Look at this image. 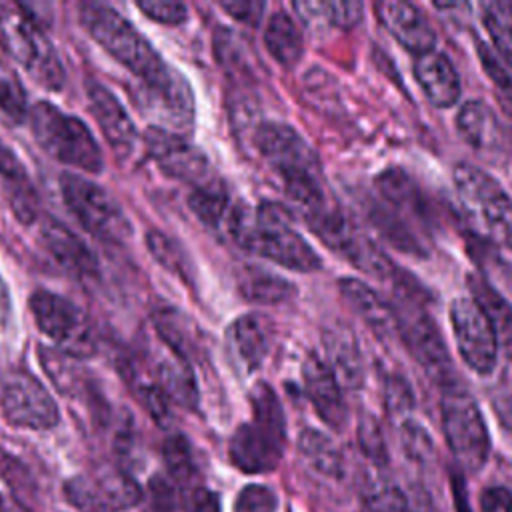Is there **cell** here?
I'll use <instances>...</instances> for the list:
<instances>
[{
  "instance_id": "obj_9",
  "label": "cell",
  "mask_w": 512,
  "mask_h": 512,
  "mask_svg": "<svg viewBox=\"0 0 512 512\" xmlns=\"http://www.w3.org/2000/svg\"><path fill=\"white\" fill-rule=\"evenodd\" d=\"M442 430L456 462L478 472L490 456V434L476 400L458 384L442 390Z\"/></svg>"
},
{
  "instance_id": "obj_15",
  "label": "cell",
  "mask_w": 512,
  "mask_h": 512,
  "mask_svg": "<svg viewBox=\"0 0 512 512\" xmlns=\"http://www.w3.org/2000/svg\"><path fill=\"white\" fill-rule=\"evenodd\" d=\"M144 144L156 166L170 178L202 186L210 182V164L200 148L190 144L182 134L150 126L144 132Z\"/></svg>"
},
{
  "instance_id": "obj_14",
  "label": "cell",
  "mask_w": 512,
  "mask_h": 512,
  "mask_svg": "<svg viewBox=\"0 0 512 512\" xmlns=\"http://www.w3.org/2000/svg\"><path fill=\"white\" fill-rule=\"evenodd\" d=\"M448 316L464 364L480 376L492 374L500 348L494 328L482 308L472 298L458 296L452 300Z\"/></svg>"
},
{
  "instance_id": "obj_30",
  "label": "cell",
  "mask_w": 512,
  "mask_h": 512,
  "mask_svg": "<svg viewBox=\"0 0 512 512\" xmlns=\"http://www.w3.org/2000/svg\"><path fill=\"white\" fill-rule=\"evenodd\" d=\"M298 450L304 464L318 476L328 480H338L344 476L342 452L324 432L306 428L298 438Z\"/></svg>"
},
{
  "instance_id": "obj_25",
  "label": "cell",
  "mask_w": 512,
  "mask_h": 512,
  "mask_svg": "<svg viewBox=\"0 0 512 512\" xmlns=\"http://www.w3.org/2000/svg\"><path fill=\"white\" fill-rule=\"evenodd\" d=\"M338 288L350 308L364 320V324L374 334L384 338L396 332L394 310L374 288L358 278H340Z\"/></svg>"
},
{
  "instance_id": "obj_41",
  "label": "cell",
  "mask_w": 512,
  "mask_h": 512,
  "mask_svg": "<svg viewBox=\"0 0 512 512\" xmlns=\"http://www.w3.org/2000/svg\"><path fill=\"white\" fill-rule=\"evenodd\" d=\"M278 498L272 488L262 484L244 486L234 502V512H276Z\"/></svg>"
},
{
  "instance_id": "obj_51",
  "label": "cell",
  "mask_w": 512,
  "mask_h": 512,
  "mask_svg": "<svg viewBox=\"0 0 512 512\" xmlns=\"http://www.w3.org/2000/svg\"><path fill=\"white\" fill-rule=\"evenodd\" d=\"M408 496V504H410V512H438L432 496L422 490V488H414Z\"/></svg>"
},
{
  "instance_id": "obj_2",
  "label": "cell",
  "mask_w": 512,
  "mask_h": 512,
  "mask_svg": "<svg viewBox=\"0 0 512 512\" xmlns=\"http://www.w3.org/2000/svg\"><path fill=\"white\" fill-rule=\"evenodd\" d=\"M222 232L242 250L288 270L314 272L322 266L318 252L294 228L290 210L278 202H262L256 208L232 202Z\"/></svg>"
},
{
  "instance_id": "obj_52",
  "label": "cell",
  "mask_w": 512,
  "mask_h": 512,
  "mask_svg": "<svg viewBox=\"0 0 512 512\" xmlns=\"http://www.w3.org/2000/svg\"><path fill=\"white\" fill-rule=\"evenodd\" d=\"M12 318V298H10V290L0 274V330L8 326Z\"/></svg>"
},
{
  "instance_id": "obj_23",
  "label": "cell",
  "mask_w": 512,
  "mask_h": 512,
  "mask_svg": "<svg viewBox=\"0 0 512 512\" xmlns=\"http://www.w3.org/2000/svg\"><path fill=\"white\" fill-rule=\"evenodd\" d=\"M322 344L326 350V364L334 372L338 384L346 388H360L364 380V364L358 340L348 326L332 324L324 330Z\"/></svg>"
},
{
  "instance_id": "obj_33",
  "label": "cell",
  "mask_w": 512,
  "mask_h": 512,
  "mask_svg": "<svg viewBox=\"0 0 512 512\" xmlns=\"http://www.w3.org/2000/svg\"><path fill=\"white\" fill-rule=\"evenodd\" d=\"M146 246L150 250V254L154 256V260L168 270L170 274H174L180 282L194 286V264L188 256V252L182 248V244L178 240H174L172 236L160 232V230H148L146 232Z\"/></svg>"
},
{
  "instance_id": "obj_48",
  "label": "cell",
  "mask_w": 512,
  "mask_h": 512,
  "mask_svg": "<svg viewBox=\"0 0 512 512\" xmlns=\"http://www.w3.org/2000/svg\"><path fill=\"white\" fill-rule=\"evenodd\" d=\"M220 8L230 14L232 18H236L238 22H244V24H258L260 18H262V12L266 8L264 2H254V0H248V2H238V0H232V2H220Z\"/></svg>"
},
{
  "instance_id": "obj_29",
  "label": "cell",
  "mask_w": 512,
  "mask_h": 512,
  "mask_svg": "<svg viewBox=\"0 0 512 512\" xmlns=\"http://www.w3.org/2000/svg\"><path fill=\"white\" fill-rule=\"evenodd\" d=\"M154 380L168 398V402H174L186 410L196 408L198 388L190 362L178 358L176 354H172V358H160L156 362Z\"/></svg>"
},
{
  "instance_id": "obj_44",
  "label": "cell",
  "mask_w": 512,
  "mask_h": 512,
  "mask_svg": "<svg viewBox=\"0 0 512 512\" xmlns=\"http://www.w3.org/2000/svg\"><path fill=\"white\" fill-rule=\"evenodd\" d=\"M480 60H482V66L486 70V74L490 76V80L494 82L496 86V92H498V100L500 104L504 106V110L508 112V116L512 118V78L508 76V72L500 66V62L496 60V56L490 52V50H480L478 52Z\"/></svg>"
},
{
  "instance_id": "obj_13",
  "label": "cell",
  "mask_w": 512,
  "mask_h": 512,
  "mask_svg": "<svg viewBox=\"0 0 512 512\" xmlns=\"http://www.w3.org/2000/svg\"><path fill=\"white\" fill-rule=\"evenodd\" d=\"M138 482L122 470L76 474L64 484V496L78 512H122L142 500Z\"/></svg>"
},
{
  "instance_id": "obj_45",
  "label": "cell",
  "mask_w": 512,
  "mask_h": 512,
  "mask_svg": "<svg viewBox=\"0 0 512 512\" xmlns=\"http://www.w3.org/2000/svg\"><path fill=\"white\" fill-rule=\"evenodd\" d=\"M136 8L150 20L166 26H178L188 18V8L182 2H136Z\"/></svg>"
},
{
  "instance_id": "obj_1",
  "label": "cell",
  "mask_w": 512,
  "mask_h": 512,
  "mask_svg": "<svg viewBox=\"0 0 512 512\" xmlns=\"http://www.w3.org/2000/svg\"><path fill=\"white\" fill-rule=\"evenodd\" d=\"M78 18L84 30L140 82V104L154 126L182 134L194 124V92L176 68L116 8L104 2H82Z\"/></svg>"
},
{
  "instance_id": "obj_34",
  "label": "cell",
  "mask_w": 512,
  "mask_h": 512,
  "mask_svg": "<svg viewBox=\"0 0 512 512\" xmlns=\"http://www.w3.org/2000/svg\"><path fill=\"white\" fill-rule=\"evenodd\" d=\"M188 206L202 224L214 230H222L232 200L220 182L210 180L192 190V194L188 196Z\"/></svg>"
},
{
  "instance_id": "obj_3",
  "label": "cell",
  "mask_w": 512,
  "mask_h": 512,
  "mask_svg": "<svg viewBox=\"0 0 512 512\" xmlns=\"http://www.w3.org/2000/svg\"><path fill=\"white\" fill-rule=\"evenodd\" d=\"M252 420L236 428L230 438V460L246 474L272 472L284 454L286 418L270 384L258 382L250 390Z\"/></svg>"
},
{
  "instance_id": "obj_24",
  "label": "cell",
  "mask_w": 512,
  "mask_h": 512,
  "mask_svg": "<svg viewBox=\"0 0 512 512\" xmlns=\"http://www.w3.org/2000/svg\"><path fill=\"white\" fill-rule=\"evenodd\" d=\"M0 180L4 184L14 216L22 224H32L38 218V208H40L36 188L24 164L18 160L12 148L2 140H0Z\"/></svg>"
},
{
  "instance_id": "obj_31",
  "label": "cell",
  "mask_w": 512,
  "mask_h": 512,
  "mask_svg": "<svg viewBox=\"0 0 512 512\" xmlns=\"http://www.w3.org/2000/svg\"><path fill=\"white\" fill-rule=\"evenodd\" d=\"M264 46L268 54L282 64L292 68L304 54V38L296 22L286 12H274L264 28Z\"/></svg>"
},
{
  "instance_id": "obj_16",
  "label": "cell",
  "mask_w": 512,
  "mask_h": 512,
  "mask_svg": "<svg viewBox=\"0 0 512 512\" xmlns=\"http://www.w3.org/2000/svg\"><path fill=\"white\" fill-rule=\"evenodd\" d=\"M86 96H88L90 110L106 142L110 144L114 156L120 162L128 160L134 154L136 142H138V130L134 120L130 118L122 102L114 96V92L108 90L104 84L90 80L86 84Z\"/></svg>"
},
{
  "instance_id": "obj_19",
  "label": "cell",
  "mask_w": 512,
  "mask_h": 512,
  "mask_svg": "<svg viewBox=\"0 0 512 512\" xmlns=\"http://www.w3.org/2000/svg\"><path fill=\"white\" fill-rule=\"evenodd\" d=\"M302 386L320 420L340 430L346 422L344 396L330 366L314 352L308 354L302 364Z\"/></svg>"
},
{
  "instance_id": "obj_4",
  "label": "cell",
  "mask_w": 512,
  "mask_h": 512,
  "mask_svg": "<svg viewBox=\"0 0 512 512\" xmlns=\"http://www.w3.org/2000/svg\"><path fill=\"white\" fill-rule=\"evenodd\" d=\"M0 42L36 84L54 92L64 86V64L28 6L0 2Z\"/></svg>"
},
{
  "instance_id": "obj_49",
  "label": "cell",
  "mask_w": 512,
  "mask_h": 512,
  "mask_svg": "<svg viewBox=\"0 0 512 512\" xmlns=\"http://www.w3.org/2000/svg\"><path fill=\"white\" fill-rule=\"evenodd\" d=\"M482 512H512V492L504 486L484 488L480 494Z\"/></svg>"
},
{
  "instance_id": "obj_50",
  "label": "cell",
  "mask_w": 512,
  "mask_h": 512,
  "mask_svg": "<svg viewBox=\"0 0 512 512\" xmlns=\"http://www.w3.org/2000/svg\"><path fill=\"white\" fill-rule=\"evenodd\" d=\"M192 512H220L218 496L208 488H198L192 498Z\"/></svg>"
},
{
  "instance_id": "obj_27",
  "label": "cell",
  "mask_w": 512,
  "mask_h": 512,
  "mask_svg": "<svg viewBox=\"0 0 512 512\" xmlns=\"http://www.w3.org/2000/svg\"><path fill=\"white\" fill-rule=\"evenodd\" d=\"M466 282L470 288V298L482 308L494 328L498 348H502L504 354L512 360V306L488 280L470 274Z\"/></svg>"
},
{
  "instance_id": "obj_39",
  "label": "cell",
  "mask_w": 512,
  "mask_h": 512,
  "mask_svg": "<svg viewBox=\"0 0 512 512\" xmlns=\"http://www.w3.org/2000/svg\"><path fill=\"white\" fill-rule=\"evenodd\" d=\"M400 442H402L404 454L418 464H426L434 454V444H432L430 434L426 432V428H422L414 420H406L402 424Z\"/></svg>"
},
{
  "instance_id": "obj_47",
  "label": "cell",
  "mask_w": 512,
  "mask_h": 512,
  "mask_svg": "<svg viewBox=\"0 0 512 512\" xmlns=\"http://www.w3.org/2000/svg\"><path fill=\"white\" fill-rule=\"evenodd\" d=\"M414 404L410 386L400 376H390L386 380V408L392 414H406Z\"/></svg>"
},
{
  "instance_id": "obj_7",
  "label": "cell",
  "mask_w": 512,
  "mask_h": 512,
  "mask_svg": "<svg viewBox=\"0 0 512 512\" xmlns=\"http://www.w3.org/2000/svg\"><path fill=\"white\" fill-rule=\"evenodd\" d=\"M408 282L410 278L396 282V304H392L396 316V332L404 340L414 360L434 382H438V386H442V390L456 386L452 358L448 354L442 332L426 308L414 300V290H408Z\"/></svg>"
},
{
  "instance_id": "obj_8",
  "label": "cell",
  "mask_w": 512,
  "mask_h": 512,
  "mask_svg": "<svg viewBox=\"0 0 512 512\" xmlns=\"http://www.w3.org/2000/svg\"><path fill=\"white\" fill-rule=\"evenodd\" d=\"M58 184L64 204L86 232L116 244L132 236L128 214L106 188L72 172H64Z\"/></svg>"
},
{
  "instance_id": "obj_5",
  "label": "cell",
  "mask_w": 512,
  "mask_h": 512,
  "mask_svg": "<svg viewBox=\"0 0 512 512\" xmlns=\"http://www.w3.org/2000/svg\"><path fill=\"white\" fill-rule=\"evenodd\" d=\"M28 122L38 146L56 162L88 174L104 170L102 150L80 118L62 112L48 100H40L30 106Z\"/></svg>"
},
{
  "instance_id": "obj_6",
  "label": "cell",
  "mask_w": 512,
  "mask_h": 512,
  "mask_svg": "<svg viewBox=\"0 0 512 512\" xmlns=\"http://www.w3.org/2000/svg\"><path fill=\"white\" fill-rule=\"evenodd\" d=\"M452 184L470 226L490 242L512 246V198L506 188L468 162L454 166Z\"/></svg>"
},
{
  "instance_id": "obj_22",
  "label": "cell",
  "mask_w": 512,
  "mask_h": 512,
  "mask_svg": "<svg viewBox=\"0 0 512 512\" xmlns=\"http://www.w3.org/2000/svg\"><path fill=\"white\" fill-rule=\"evenodd\" d=\"M414 78L436 108H452L460 98V76L452 60L436 48L416 56Z\"/></svg>"
},
{
  "instance_id": "obj_17",
  "label": "cell",
  "mask_w": 512,
  "mask_h": 512,
  "mask_svg": "<svg viewBox=\"0 0 512 512\" xmlns=\"http://www.w3.org/2000/svg\"><path fill=\"white\" fill-rule=\"evenodd\" d=\"M374 186L378 190V200L420 236L430 228L432 210L410 174L400 168H386L376 176Z\"/></svg>"
},
{
  "instance_id": "obj_36",
  "label": "cell",
  "mask_w": 512,
  "mask_h": 512,
  "mask_svg": "<svg viewBox=\"0 0 512 512\" xmlns=\"http://www.w3.org/2000/svg\"><path fill=\"white\" fill-rule=\"evenodd\" d=\"M126 380L132 386L136 398L140 404L146 408V412L160 424L164 426L170 420V402L156 384L154 378L142 376L132 362L126 364Z\"/></svg>"
},
{
  "instance_id": "obj_10",
  "label": "cell",
  "mask_w": 512,
  "mask_h": 512,
  "mask_svg": "<svg viewBox=\"0 0 512 512\" xmlns=\"http://www.w3.org/2000/svg\"><path fill=\"white\" fill-rule=\"evenodd\" d=\"M28 306L38 330L48 336L62 354L70 358L94 356L98 348L94 326L72 300L50 290H34L28 298Z\"/></svg>"
},
{
  "instance_id": "obj_11",
  "label": "cell",
  "mask_w": 512,
  "mask_h": 512,
  "mask_svg": "<svg viewBox=\"0 0 512 512\" xmlns=\"http://www.w3.org/2000/svg\"><path fill=\"white\" fill-rule=\"evenodd\" d=\"M0 412L12 426L28 430H48L60 422L52 394L22 368H12L0 376Z\"/></svg>"
},
{
  "instance_id": "obj_46",
  "label": "cell",
  "mask_w": 512,
  "mask_h": 512,
  "mask_svg": "<svg viewBox=\"0 0 512 512\" xmlns=\"http://www.w3.org/2000/svg\"><path fill=\"white\" fill-rule=\"evenodd\" d=\"M360 2H326V24L334 28H354L362 20Z\"/></svg>"
},
{
  "instance_id": "obj_40",
  "label": "cell",
  "mask_w": 512,
  "mask_h": 512,
  "mask_svg": "<svg viewBox=\"0 0 512 512\" xmlns=\"http://www.w3.org/2000/svg\"><path fill=\"white\" fill-rule=\"evenodd\" d=\"M366 502L372 512H410L406 492L386 482H376L374 486H370Z\"/></svg>"
},
{
  "instance_id": "obj_26",
  "label": "cell",
  "mask_w": 512,
  "mask_h": 512,
  "mask_svg": "<svg viewBox=\"0 0 512 512\" xmlns=\"http://www.w3.org/2000/svg\"><path fill=\"white\" fill-rule=\"evenodd\" d=\"M458 134L476 150H496L502 144V126L494 110L482 100H468L456 116Z\"/></svg>"
},
{
  "instance_id": "obj_21",
  "label": "cell",
  "mask_w": 512,
  "mask_h": 512,
  "mask_svg": "<svg viewBox=\"0 0 512 512\" xmlns=\"http://www.w3.org/2000/svg\"><path fill=\"white\" fill-rule=\"evenodd\" d=\"M40 240L52 260L76 276L78 280H94L98 276V260L84 240L56 218H48L40 228Z\"/></svg>"
},
{
  "instance_id": "obj_28",
  "label": "cell",
  "mask_w": 512,
  "mask_h": 512,
  "mask_svg": "<svg viewBox=\"0 0 512 512\" xmlns=\"http://www.w3.org/2000/svg\"><path fill=\"white\" fill-rule=\"evenodd\" d=\"M152 322L160 340L170 348L172 354L186 362H190V358L198 354L200 338L192 320L186 314L172 306H160L154 310Z\"/></svg>"
},
{
  "instance_id": "obj_32",
  "label": "cell",
  "mask_w": 512,
  "mask_h": 512,
  "mask_svg": "<svg viewBox=\"0 0 512 512\" xmlns=\"http://www.w3.org/2000/svg\"><path fill=\"white\" fill-rule=\"evenodd\" d=\"M240 292L256 304H282L296 294V286L268 270L246 268L240 276Z\"/></svg>"
},
{
  "instance_id": "obj_12",
  "label": "cell",
  "mask_w": 512,
  "mask_h": 512,
  "mask_svg": "<svg viewBox=\"0 0 512 512\" xmlns=\"http://www.w3.org/2000/svg\"><path fill=\"white\" fill-rule=\"evenodd\" d=\"M252 142L260 156L282 176L284 184L304 178H322L318 154L296 128L268 120L252 132Z\"/></svg>"
},
{
  "instance_id": "obj_43",
  "label": "cell",
  "mask_w": 512,
  "mask_h": 512,
  "mask_svg": "<svg viewBox=\"0 0 512 512\" xmlns=\"http://www.w3.org/2000/svg\"><path fill=\"white\" fill-rule=\"evenodd\" d=\"M144 512H176V490L164 476H152L146 488Z\"/></svg>"
},
{
  "instance_id": "obj_37",
  "label": "cell",
  "mask_w": 512,
  "mask_h": 512,
  "mask_svg": "<svg viewBox=\"0 0 512 512\" xmlns=\"http://www.w3.org/2000/svg\"><path fill=\"white\" fill-rule=\"evenodd\" d=\"M162 452H164L166 468L176 482L186 484L194 478L196 464H194V456H192V446L184 434L168 436Z\"/></svg>"
},
{
  "instance_id": "obj_18",
  "label": "cell",
  "mask_w": 512,
  "mask_h": 512,
  "mask_svg": "<svg viewBox=\"0 0 512 512\" xmlns=\"http://www.w3.org/2000/svg\"><path fill=\"white\" fill-rule=\"evenodd\" d=\"M274 338L272 320L258 312L238 316L226 330V348L244 374L254 372L266 358Z\"/></svg>"
},
{
  "instance_id": "obj_42",
  "label": "cell",
  "mask_w": 512,
  "mask_h": 512,
  "mask_svg": "<svg viewBox=\"0 0 512 512\" xmlns=\"http://www.w3.org/2000/svg\"><path fill=\"white\" fill-rule=\"evenodd\" d=\"M0 110L14 122H24L28 118L30 106L26 92L14 78H0Z\"/></svg>"
},
{
  "instance_id": "obj_35",
  "label": "cell",
  "mask_w": 512,
  "mask_h": 512,
  "mask_svg": "<svg viewBox=\"0 0 512 512\" xmlns=\"http://www.w3.org/2000/svg\"><path fill=\"white\" fill-rule=\"evenodd\" d=\"M482 24L498 50L504 64L512 70V4L508 2H484Z\"/></svg>"
},
{
  "instance_id": "obj_38",
  "label": "cell",
  "mask_w": 512,
  "mask_h": 512,
  "mask_svg": "<svg viewBox=\"0 0 512 512\" xmlns=\"http://www.w3.org/2000/svg\"><path fill=\"white\" fill-rule=\"evenodd\" d=\"M358 446H360L362 454L372 464H376V466H386L388 464V450H386L382 430L370 414H366L358 424Z\"/></svg>"
},
{
  "instance_id": "obj_20",
  "label": "cell",
  "mask_w": 512,
  "mask_h": 512,
  "mask_svg": "<svg viewBox=\"0 0 512 512\" xmlns=\"http://www.w3.org/2000/svg\"><path fill=\"white\" fill-rule=\"evenodd\" d=\"M382 26L410 52L416 56L434 50L436 34L426 14L410 2H378L374 6Z\"/></svg>"
}]
</instances>
